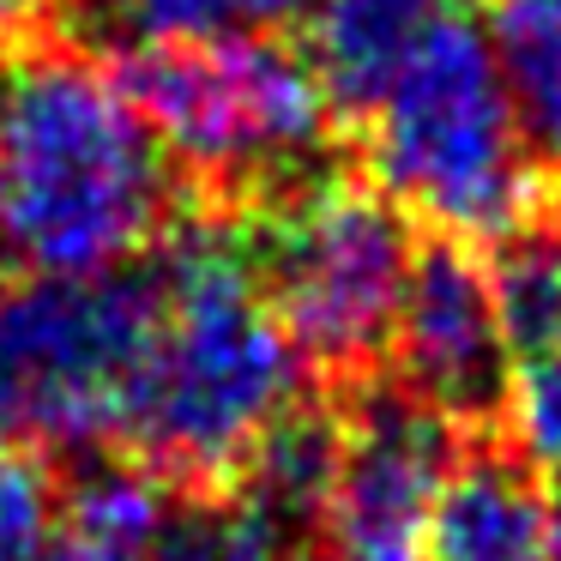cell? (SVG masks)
Returning <instances> with one entry per match:
<instances>
[{
    "label": "cell",
    "mask_w": 561,
    "mask_h": 561,
    "mask_svg": "<svg viewBox=\"0 0 561 561\" xmlns=\"http://www.w3.org/2000/svg\"><path fill=\"white\" fill-rule=\"evenodd\" d=\"M151 302L122 440L158 477L236 483L302 411V351L272 314L254 248L230 224H182Z\"/></svg>",
    "instance_id": "1"
},
{
    "label": "cell",
    "mask_w": 561,
    "mask_h": 561,
    "mask_svg": "<svg viewBox=\"0 0 561 561\" xmlns=\"http://www.w3.org/2000/svg\"><path fill=\"white\" fill-rule=\"evenodd\" d=\"M170 158L85 55L0 61V272L110 278L170 230Z\"/></svg>",
    "instance_id": "2"
},
{
    "label": "cell",
    "mask_w": 561,
    "mask_h": 561,
    "mask_svg": "<svg viewBox=\"0 0 561 561\" xmlns=\"http://www.w3.org/2000/svg\"><path fill=\"white\" fill-rule=\"evenodd\" d=\"M368 163L375 187L404 218L447 242H513L537 218V151L525 139L483 19L447 13L375 98Z\"/></svg>",
    "instance_id": "3"
},
{
    "label": "cell",
    "mask_w": 561,
    "mask_h": 561,
    "mask_svg": "<svg viewBox=\"0 0 561 561\" xmlns=\"http://www.w3.org/2000/svg\"><path fill=\"white\" fill-rule=\"evenodd\" d=\"M115 79L163 158L218 187L296 182L314 170L332 134V98L314 61L272 31L127 49Z\"/></svg>",
    "instance_id": "4"
},
{
    "label": "cell",
    "mask_w": 561,
    "mask_h": 561,
    "mask_svg": "<svg viewBox=\"0 0 561 561\" xmlns=\"http://www.w3.org/2000/svg\"><path fill=\"white\" fill-rule=\"evenodd\" d=\"M151 278H0V440L85 453L122 440L151 339Z\"/></svg>",
    "instance_id": "5"
},
{
    "label": "cell",
    "mask_w": 561,
    "mask_h": 561,
    "mask_svg": "<svg viewBox=\"0 0 561 561\" xmlns=\"http://www.w3.org/2000/svg\"><path fill=\"white\" fill-rule=\"evenodd\" d=\"M254 266L302 363L356 368L392 344L416 236L380 187L308 182L266 224Z\"/></svg>",
    "instance_id": "6"
},
{
    "label": "cell",
    "mask_w": 561,
    "mask_h": 561,
    "mask_svg": "<svg viewBox=\"0 0 561 561\" xmlns=\"http://www.w3.org/2000/svg\"><path fill=\"white\" fill-rule=\"evenodd\" d=\"M459 447L453 416L411 387H380L332 423V465L308 543L320 561H423Z\"/></svg>",
    "instance_id": "7"
},
{
    "label": "cell",
    "mask_w": 561,
    "mask_h": 561,
    "mask_svg": "<svg viewBox=\"0 0 561 561\" xmlns=\"http://www.w3.org/2000/svg\"><path fill=\"white\" fill-rule=\"evenodd\" d=\"M392 351L404 363V387L447 416L483 411L507 392L513 351L501 332L495 278L465 242L416 248L411 284H404Z\"/></svg>",
    "instance_id": "8"
},
{
    "label": "cell",
    "mask_w": 561,
    "mask_h": 561,
    "mask_svg": "<svg viewBox=\"0 0 561 561\" xmlns=\"http://www.w3.org/2000/svg\"><path fill=\"white\" fill-rule=\"evenodd\" d=\"M549 507L556 495H543V477L531 459L501 447L459 453L440 489L423 561H543Z\"/></svg>",
    "instance_id": "9"
},
{
    "label": "cell",
    "mask_w": 561,
    "mask_h": 561,
    "mask_svg": "<svg viewBox=\"0 0 561 561\" xmlns=\"http://www.w3.org/2000/svg\"><path fill=\"white\" fill-rule=\"evenodd\" d=\"M459 7L465 0H327L314 13L308 61L327 85L332 110L368 115L375 98L392 85V73L411 61L416 43Z\"/></svg>",
    "instance_id": "10"
},
{
    "label": "cell",
    "mask_w": 561,
    "mask_h": 561,
    "mask_svg": "<svg viewBox=\"0 0 561 561\" xmlns=\"http://www.w3.org/2000/svg\"><path fill=\"white\" fill-rule=\"evenodd\" d=\"M483 37L537 158H561V0H483Z\"/></svg>",
    "instance_id": "11"
},
{
    "label": "cell",
    "mask_w": 561,
    "mask_h": 561,
    "mask_svg": "<svg viewBox=\"0 0 561 561\" xmlns=\"http://www.w3.org/2000/svg\"><path fill=\"white\" fill-rule=\"evenodd\" d=\"M308 525L230 483L224 495L175 501L146 561H302Z\"/></svg>",
    "instance_id": "12"
},
{
    "label": "cell",
    "mask_w": 561,
    "mask_h": 561,
    "mask_svg": "<svg viewBox=\"0 0 561 561\" xmlns=\"http://www.w3.org/2000/svg\"><path fill=\"white\" fill-rule=\"evenodd\" d=\"M302 13V0H91V19L122 49L260 37Z\"/></svg>",
    "instance_id": "13"
},
{
    "label": "cell",
    "mask_w": 561,
    "mask_h": 561,
    "mask_svg": "<svg viewBox=\"0 0 561 561\" xmlns=\"http://www.w3.org/2000/svg\"><path fill=\"white\" fill-rule=\"evenodd\" d=\"M489 278H495V308L513 363L549 351L561 339V236L543 230L513 236L501 248V260L489 266Z\"/></svg>",
    "instance_id": "14"
},
{
    "label": "cell",
    "mask_w": 561,
    "mask_h": 561,
    "mask_svg": "<svg viewBox=\"0 0 561 561\" xmlns=\"http://www.w3.org/2000/svg\"><path fill=\"white\" fill-rule=\"evenodd\" d=\"M61 525V489L31 447L0 440V561H31Z\"/></svg>",
    "instance_id": "15"
},
{
    "label": "cell",
    "mask_w": 561,
    "mask_h": 561,
    "mask_svg": "<svg viewBox=\"0 0 561 561\" xmlns=\"http://www.w3.org/2000/svg\"><path fill=\"white\" fill-rule=\"evenodd\" d=\"M507 416L519 459H531L537 471H561V339L549 351L513 363L507 375Z\"/></svg>",
    "instance_id": "16"
},
{
    "label": "cell",
    "mask_w": 561,
    "mask_h": 561,
    "mask_svg": "<svg viewBox=\"0 0 561 561\" xmlns=\"http://www.w3.org/2000/svg\"><path fill=\"white\" fill-rule=\"evenodd\" d=\"M151 549H134V543H110V537H91L79 525H55V537L37 549L31 561H146Z\"/></svg>",
    "instance_id": "17"
},
{
    "label": "cell",
    "mask_w": 561,
    "mask_h": 561,
    "mask_svg": "<svg viewBox=\"0 0 561 561\" xmlns=\"http://www.w3.org/2000/svg\"><path fill=\"white\" fill-rule=\"evenodd\" d=\"M43 13H49V0H0V43H19L25 31H37Z\"/></svg>",
    "instance_id": "18"
},
{
    "label": "cell",
    "mask_w": 561,
    "mask_h": 561,
    "mask_svg": "<svg viewBox=\"0 0 561 561\" xmlns=\"http://www.w3.org/2000/svg\"><path fill=\"white\" fill-rule=\"evenodd\" d=\"M543 561H561V495H556V507H549V556Z\"/></svg>",
    "instance_id": "19"
}]
</instances>
